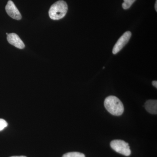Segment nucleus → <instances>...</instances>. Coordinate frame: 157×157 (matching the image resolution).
Returning <instances> with one entry per match:
<instances>
[{"mask_svg": "<svg viewBox=\"0 0 157 157\" xmlns=\"http://www.w3.org/2000/svg\"><path fill=\"white\" fill-rule=\"evenodd\" d=\"M62 157H85V155L78 152H71L65 154Z\"/></svg>", "mask_w": 157, "mask_h": 157, "instance_id": "nucleus-8", "label": "nucleus"}, {"mask_svg": "<svg viewBox=\"0 0 157 157\" xmlns=\"http://www.w3.org/2000/svg\"><path fill=\"white\" fill-rule=\"evenodd\" d=\"M7 40L10 44L19 49H23L25 46L22 40L16 34H8L7 35Z\"/></svg>", "mask_w": 157, "mask_h": 157, "instance_id": "nucleus-6", "label": "nucleus"}, {"mask_svg": "<svg viewBox=\"0 0 157 157\" xmlns=\"http://www.w3.org/2000/svg\"><path fill=\"white\" fill-rule=\"evenodd\" d=\"M147 111L152 114H157V100H148L146 101L144 105Z\"/></svg>", "mask_w": 157, "mask_h": 157, "instance_id": "nucleus-7", "label": "nucleus"}, {"mask_svg": "<svg viewBox=\"0 0 157 157\" xmlns=\"http://www.w3.org/2000/svg\"><path fill=\"white\" fill-rule=\"evenodd\" d=\"M124 2L122 4V7L124 9H129L132 4L136 0H124Z\"/></svg>", "mask_w": 157, "mask_h": 157, "instance_id": "nucleus-9", "label": "nucleus"}, {"mask_svg": "<svg viewBox=\"0 0 157 157\" xmlns=\"http://www.w3.org/2000/svg\"><path fill=\"white\" fill-rule=\"evenodd\" d=\"M6 10L8 15L13 19L17 20L21 19V14L14 3L11 0L8 2L6 7Z\"/></svg>", "mask_w": 157, "mask_h": 157, "instance_id": "nucleus-5", "label": "nucleus"}, {"mask_svg": "<svg viewBox=\"0 0 157 157\" xmlns=\"http://www.w3.org/2000/svg\"><path fill=\"white\" fill-rule=\"evenodd\" d=\"M104 105L106 109L113 115L120 116L123 113V104L115 96L107 97L104 101Z\"/></svg>", "mask_w": 157, "mask_h": 157, "instance_id": "nucleus-1", "label": "nucleus"}, {"mask_svg": "<svg viewBox=\"0 0 157 157\" xmlns=\"http://www.w3.org/2000/svg\"><path fill=\"white\" fill-rule=\"evenodd\" d=\"M155 9L156 11H157V1H156L155 4Z\"/></svg>", "mask_w": 157, "mask_h": 157, "instance_id": "nucleus-12", "label": "nucleus"}, {"mask_svg": "<svg viewBox=\"0 0 157 157\" xmlns=\"http://www.w3.org/2000/svg\"><path fill=\"white\" fill-rule=\"evenodd\" d=\"M111 148L117 152L124 155L126 156H129L131 154L130 146L128 143L121 140H114L110 142Z\"/></svg>", "mask_w": 157, "mask_h": 157, "instance_id": "nucleus-3", "label": "nucleus"}, {"mask_svg": "<svg viewBox=\"0 0 157 157\" xmlns=\"http://www.w3.org/2000/svg\"><path fill=\"white\" fill-rule=\"evenodd\" d=\"M131 36H132V33L130 31H127L125 33L116 43L113 49V54H116L119 52L120 51L128 42Z\"/></svg>", "mask_w": 157, "mask_h": 157, "instance_id": "nucleus-4", "label": "nucleus"}, {"mask_svg": "<svg viewBox=\"0 0 157 157\" xmlns=\"http://www.w3.org/2000/svg\"><path fill=\"white\" fill-rule=\"evenodd\" d=\"M8 126V123L5 120L0 119V131H2Z\"/></svg>", "mask_w": 157, "mask_h": 157, "instance_id": "nucleus-10", "label": "nucleus"}, {"mask_svg": "<svg viewBox=\"0 0 157 157\" xmlns=\"http://www.w3.org/2000/svg\"><path fill=\"white\" fill-rule=\"evenodd\" d=\"M67 10V3L64 1H59L51 6L48 14L52 19L57 20L64 17Z\"/></svg>", "mask_w": 157, "mask_h": 157, "instance_id": "nucleus-2", "label": "nucleus"}, {"mask_svg": "<svg viewBox=\"0 0 157 157\" xmlns=\"http://www.w3.org/2000/svg\"><path fill=\"white\" fill-rule=\"evenodd\" d=\"M11 157H26L24 156H12Z\"/></svg>", "mask_w": 157, "mask_h": 157, "instance_id": "nucleus-13", "label": "nucleus"}, {"mask_svg": "<svg viewBox=\"0 0 157 157\" xmlns=\"http://www.w3.org/2000/svg\"><path fill=\"white\" fill-rule=\"evenodd\" d=\"M152 83L153 86H155V87L156 88H157V81H155H155H153L152 82Z\"/></svg>", "mask_w": 157, "mask_h": 157, "instance_id": "nucleus-11", "label": "nucleus"}]
</instances>
